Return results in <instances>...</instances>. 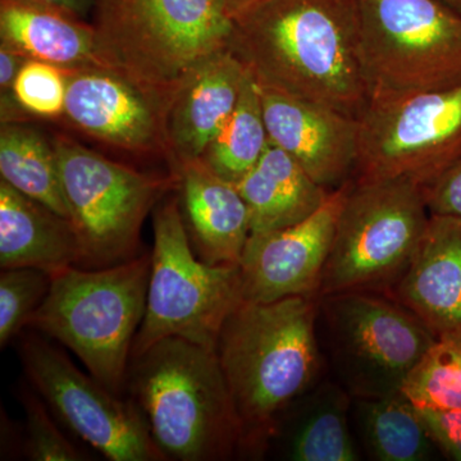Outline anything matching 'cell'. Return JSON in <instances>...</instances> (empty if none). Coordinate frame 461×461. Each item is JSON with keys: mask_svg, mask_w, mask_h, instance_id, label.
Returning <instances> with one entry per match:
<instances>
[{"mask_svg": "<svg viewBox=\"0 0 461 461\" xmlns=\"http://www.w3.org/2000/svg\"><path fill=\"white\" fill-rule=\"evenodd\" d=\"M53 141L68 220L80 242V268H105L140 256L142 224L175 190L176 176L138 171L67 136Z\"/></svg>", "mask_w": 461, "mask_h": 461, "instance_id": "cell-8", "label": "cell"}, {"mask_svg": "<svg viewBox=\"0 0 461 461\" xmlns=\"http://www.w3.org/2000/svg\"><path fill=\"white\" fill-rule=\"evenodd\" d=\"M320 297L242 300L224 320L215 353L240 423L239 456L263 459L282 417L321 379Z\"/></svg>", "mask_w": 461, "mask_h": 461, "instance_id": "cell-1", "label": "cell"}, {"mask_svg": "<svg viewBox=\"0 0 461 461\" xmlns=\"http://www.w3.org/2000/svg\"><path fill=\"white\" fill-rule=\"evenodd\" d=\"M0 42L66 72L108 67L93 23L27 0H0Z\"/></svg>", "mask_w": 461, "mask_h": 461, "instance_id": "cell-20", "label": "cell"}, {"mask_svg": "<svg viewBox=\"0 0 461 461\" xmlns=\"http://www.w3.org/2000/svg\"><path fill=\"white\" fill-rule=\"evenodd\" d=\"M151 253L99 269L51 275L50 293L27 329L60 342L93 377L123 396L133 342L147 309Z\"/></svg>", "mask_w": 461, "mask_h": 461, "instance_id": "cell-4", "label": "cell"}, {"mask_svg": "<svg viewBox=\"0 0 461 461\" xmlns=\"http://www.w3.org/2000/svg\"><path fill=\"white\" fill-rule=\"evenodd\" d=\"M351 420L372 460L429 461L439 453L417 405L402 391L386 396L353 397Z\"/></svg>", "mask_w": 461, "mask_h": 461, "instance_id": "cell-23", "label": "cell"}, {"mask_svg": "<svg viewBox=\"0 0 461 461\" xmlns=\"http://www.w3.org/2000/svg\"><path fill=\"white\" fill-rule=\"evenodd\" d=\"M268 142L259 87L249 71L235 111L200 160L215 175L236 185L259 162Z\"/></svg>", "mask_w": 461, "mask_h": 461, "instance_id": "cell-25", "label": "cell"}, {"mask_svg": "<svg viewBox=\"0 0 461 461\" xmlns=\"http://www.w3.org/2000/svg\"><path fill=\"white\" fill-rule=\"evenodd\" d=\"M417 408L439 453L461 461V411Z\"/></svg>", "mask_w": 461, "mask_h": 461, "instance_id": "cell-30", "label": "cell"}, {"mask_svg": "<svg viewBox=\"0 0 461 461\" xmlns=\"http://www.w3.org/2000/svg\"><path fill=\"white\" fill-rule=\"evenodd\" d=\"M248 205L250 235L272 232L302 222L329 199L293 157L269 140L259 162L236 184Z\"/></svg>", "mask_w": 461, "mask_h": 461, "instance_id": "cell-22", "label": "cell"}, {"mask_svg": "<svg viewBox=\"0 0 461 461\" xmlns=\"http://www.w3.org/2000/svg\"><path fill=\"white\" fill-rule=\"evenodd\" d=\"M249 69L232 50L196 66L173 93L166 114L173 167L199 160L235 111Z\"/></svg>", "mask_w": 461, "mask_h": 461, "instance_id": "cell-16", "label": "cell"}, {"mask_svg": "<svg viewBox=\"0 0 461 461\" xmlns=\"http://www.w3.org/2000/svg\"><path fill=\"white\" fill-rule=\"evenodd\" d=\"M348 182L332 191L326 203L302 222L249 236L240 260L244 300L269 303L294 296L320 297L321 276Z\"/></svg>", "mask_w": 461, "mask_h": 461, "instance_id": "cell-14", "label": "cell"}, {"mask_svg": "<svg viewBox=\"0 0 461 461\" xmlns=\"http://www.w3.org/2000/svg\"><path fill=\"white\" fill-rule=\"evenodd\" d=\"M230 50L259 86L355 118L368 103L359 0H272L235 23Z\"/></svg>", "mask_w": 461, "mask_h": 461, "instance_id": "cell-2", "label": "cell"}, {"mask_svg": "<svg viewBox=\"0 0 461 461\" xmlns=\"http://www.w3.org/2000/svg\"><path fill=\"white\" fill-rule=\"evenodd\" d=\"M27 2L53 8L85 21L87 20V17H91L94 8V0H27Z\"/></svg>", "mask_w": 461, "mask_h": 461, "instance_id": "cell-32", "label": "cell"}, {"mask_svg": "<svg viewBox=\"0 0 461 461\" xmlns=\"http://www.w3.org/2000/svg\"><path fill=\"white\" fill-rule=\"evenodd\" d=\"M351 405L353 396L339 381L321 378L285 412L273 444L280 441L293 461L360 460Z\"/></svg>", "mask_w": 461, "mask_h": 461, "instance_id": "cell-21", "label": "cell"}, {"mask_svg": "<svg viewBox=\"0 0 461 461\" xmlns=\"http://www.w3.org/2000/svg\"><path fill=\"white\" fill-rule=\"evenodd\" d=\"M423 190L430 214L461 220V159Z\"/></svg>", "mask_w": 461, "mask_h": 461, "instance_id": "cell-31", "label": "cell"}, {"mask_svg": "<svg viewBox=\"0 0 461 461\" xmlns=\"http://www.w3.org/2000/svg\"><path fill=\"white\" fill-rule=\"evenodd\" d=\"M336 381L353 397L400 393L437 336L405 305L381 291L320 297Z\"/></svg>", "mask_w": 461, "mask_h": 461, "instance_id": "cell-9", "label": "cell"}, {"mask_svg": "<svg viewBox=\"0 0 461 461\" xmlns=\"http://www.w3.org/2000/svg\"><path fill=\"white\" fill-rule=\"evenodd\" d=\"M91 23L107 66L168 102L235 32L222 0H94Z\"/></svg>", "mask_w": 461, "mask_h": 461, "instance_id": "cell-5", "label": "cell"}, {"mask_svg": "<svg viewBox=\"0 0 461 461\" xmlns=\"http://www.w3.org/2000/svg\"><path fill=\"white\" fill-rule=\"evenodd\" d=\"M66 94L67 72L35 59L27 60L14 86L20 108L25 113L44 118L62 117Z\"/></svg>", "mask_w": 461, "mask_h": 461, "instance_id": "cell-29", "label": "cell"}, {"mask_svg": "<svg viewBox=\"0 0 461 461\" xmlns=\"http://www.w3.org/2000/svg\"><path fill=\"white\" fill-rule=\"evenodd\" d=\"M30 386L60 423L111 461H167L131 397L112 393L36 330L20 336Z\"/></svg>", "mask_w": 461, "mask_h": 461, "instance_id": "cell-12", "label": "cell"}, {"mask_svg": "<svg viewBox=\"0 0 461 461\" xmlns=\"http://www.w3.org/2000/svg\"><path fill=\"white\" fill-rule=\"evenodd\" d=\"M402 391L420 408L461 411V335L437 338Z\"/></svg>", "mask_w": 461, "mask_h": 461, "instance_id": "cell-26", "label": "cell"}, {"mask_svg": "<svg viewBox=\"0 0 461 461\" xmlns=\"http://www.w3.org/2000/svg\"><path fill=\"white\" fill-rule=\"evenodd\" d=\"M168 100L111 68L67 72L62 117L77 131L118 150L168 157Z\"/></svg>", "mask_w": 461, "mask_h": 461, "instance_id": "cell-13", "label": "cell"}, {"mask_svg": "<svg viewBox=\"0 0 461 461\" xmlns=\"http://www.w3.org/2000/svg\"><path fill=\"white\" fill-rule=\"evenodd\" d=\"M178 206L194 251L209 264H240L249 236L247 203L235 184L202 160L173 167Z\"/></svg>", "mask_w": 461, "mask_h": 461, "instance_id": "cell-18", "label": "cell"}, {"mask_svg": "<svg viewBox=\"0 0 461 461\" xmlns=\"http://www.w3.org/2000/svg\"><path fill=\"white\" fill-rule=\"evenodd\" d=\"M357 120V180L424 187L461 159V85L373 96Z\"/></svg>", "mask_w": 461, "mask_h": 461, "instance_id": "cell-11", "label": "cell"}, {"mask_svg": "<svg viewBox=\"0 0 461 461\" xmlns=\"http://www.w3.org/2000/svg\"><path fill=\"white\" fill-rule=\"evenodd\" d=\"M441 2L461 12V0H441Z\"/></svg>", "mask_w": 461, "mask_h": 461, "instance_id": "cell-35", "label": "cell"}, {"mask_svg": "<svg viewBox=\"0 0 461 461\" xmlns=\"http://www.w3.org/2000/svg\"><path fill=\"white\" fill-rule=\"evenodd\" d=\"M0 180L68 218L54 141L23 121L0 127Z\"/></svg>", "mask_w": 461, "mask_h": 461, "instance_id": "cell-24", "label": "cell"}, {"mask_svg": "<svg viewBox=\"0 0 461 461\" xmlns=\"http://www.w3.org/2000/svg\"><path fill=\"white\" fill-rule=\"evenodd\" d=\"M26 415L23 429V456L32 461L91 460L63 433L57 418L29 382L17 391Z\"/></svg>", "mask_w": 461, "mask_h": 461, "instance_id": "cell-28", "label": "cell"}, {"mask_svg": "<svg viewBox=\"0 0 461 461\" xmlns=\"http://www.w3.org/2000/svg\"><path fill=\"white\" fill-rule=\"evenodd\" d=\"M153 230L147 309L131 357L167 338L215 348L224 320L244 300L240 264L199 259L176 195L154 208Z\"/></svg>", "mask_w": 461, "mask_h": 461, "instance_id": "cell-6", "label": "cell"}, {"mask_svg": "<svg viewBox=\"0 0 461 461\" xmlns=\"http://www.w3.org/2000/svg\"><path fill=\"white\" fill-rule=\"evenodd\" d=\"M74 226L25 194L0 180V267L54 273L80 267Z\"/></svg>", "mask_w": 461, "mask_h": 461, "instance_id": "cell-19", "label": "cell"}, {"mask_svg": "<svg viewBox=\"0 0 461 461\" xmlns=\"http://www.w3.org/2000/svg\"><path fill=\"white\" fill-rule=\"evenodd\" d=\"M258 87L269 140L324 189L344 186L357 171L359 120L311 100Z\"/></svg>", "mask_w": 461, "mask_h": 461, "instance_id": "cell-15", "label": "cell"}, {"mask_svg": "<svg viewBox=\"0 0 461 461\" xmlns=\"http://www.w3.org/2000/svg\"><path fill=\"white\" fill-rule=\"evenodd\" d=\"M2 429H2V459H9L8 456L14 455L18 446H16V429L5 414L2 415Z\"/></svg>", "mask_w": 461, "mask_h": 461, "instance_id": "cell-34", "label": "cell"}, {"mask_svg": "<svg viewBox=\"0 0 461 461\" xmlns=\"http://www.w3.org/2000/svg\"><path fill=\"white\" fill-rule=\"evenodd\" d=\"M126 391L167 460L239 456V418L215 348L159 339L131 357Z\"/></svg>", "mask_w": 461, "mask_h": 461, "instance_id": "cell-3", "label": "cell"}, {"mask_svg": "<svg viewBox=\"0 0 461 461\" xmlns=\"http://www.w3.org/2000/svg\"><path fill=\"white\" fill-rule=\"evenodd\" d=\"M369 98L461 85V12L441 0H359Z\"/></svg>", "mask_w": 461, "mask_h": 461, "instance_id": "cell-10", "label": "cell"}, {"mask_svg": "<svg viewBox=\"0 0 461 461\" xmlns=\"http://www.w3.org/2000/svg\"><path fill=\"white\" fill-rule=\"evenodd\" d=\"M437 338L461 335V220L430 214L408 268L391 290Z\"/></svg>", "mask_w": 461, "mask_h": 461, "instance_id": "cell-17", "label": "cell"}, {"mask_svg": "<svg viewBox=\"0 0 461 461\" xmlns=\"http://www.w3.org/2000/svg\"><path fill=\"white\" fill-rule=\"evenodd\" d=\"M269 2L272 0H222L223 7L233 23L268 5Z\"/></svg>", "mask_w": 461, "mask_h": 461, "instance_id": "cell-33", "label": "cell"}, {"mask_svg": "<svg viewBox=\"0 0 461 461\" xmlns=\"http://www.w3.org/2000/svg\"><path fill=\"white\" fill-rule=\"evenodd\" d=\"M430 213L421 185L406 178L348 182L320 297L391 293L408 268Z\"/></svg>", "mask_w": 461, "mask_h": 461, "instance_id": "cell-7", "label": "cell"}, {"mask_svg": "<svg viewBox=\"0 0 461 461\" xmlns=\"http://www.w3.org/2000/svg\"><path fill=\"white\" fill-rule=\"evenodd\" d=\"M50 273L38 268H5L0 273V348H7L27 329L48 293Z\"/></svg>", "mask_w": 461, "mask_h": 461, "instance_id": "cell-27", "label": "cell"}]
</instances>
